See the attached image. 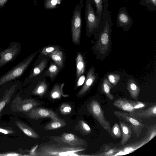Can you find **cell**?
<instances>
[{
    "label": "cell",
    "mask_w": 156,
    "mask_h": 156,
    "mask_svg": "<svg viewBox=\"0 0 156 156\" xmlns=\"http://www.w3.org/2000/svg\"><path fill=\"white\" fill-rule=\"evenodd\" d=\"M85 150L81 146L73 147L60 143L44 145L37 149L25 150L24 152L28 153V156H79L76 153Z\"/></svg>",
    "instance_id": "obj_1"
},
{
    "label": "cell",
    "mask_w": 156,
    "mask_h": 156,
    "mask_svg": "<svg viewBox=\"0 0 156 156\" xmlns=\"http://www.w3.org/2000/svg\"><path fill=\"white\" fill-rule=\"evenodd\" d=\"M38 52H35L19 62L0 77V87L7 83L15 80L23 74Z\"/></svg>",
    "instance_id": "obj_2"
},
{
    "label": "cell",
    "mask_w": 156,
    "mask_h": 156,
    "mask_svg": "<svg viewBox=\"0 0 156 156\" xmlns=\"http://www.w3.org/2000/svg\"><path fill=\"white\" fill-rule=\"evenodd\" d=\"M22 83V81L17 80L5 84L0 87V115L21 87Z\"/></svg>",
    "instance_id": "obj_3"
},
{
    "label": "cell",
    "mask_w": 156,
    "mask_h": 156,
    "mask_svg": "<svg viewBox=\"0 0 156 156\" xmlns=\"http://www.w3.org/2000/svg\"><path fill=\"white\" fill-rule=\"evenodd\" d=\"M114 115L119 119L127 124L137 137L140 136L142 129L147 126L142 122L140 119L126 112L115 111Z\"/></svg>",
    "instance_id": "obj_4"
},
{
    "label": "cell",
    "mask_w": 156,
    "mask_h": 156,
    "mask_svg": "<svg viewBox=\"0 0 156 156\" xmlns=\"http://www.w3.org/2000/svg\"><path fill=\"white\" fill-rule=\"evenodd\" d=\"M40 104L39 102L34 99H23L17 91L11 101L10 108L13 112H20L24 113Z\"/></svg>",
    "instance_id": "obj_5"
},
{
    "label": "cell",
    "mask_w": 156,
    "mask_h": 156,
    "mask_svg": "<svg viewBox=\"0 0 156 156\" xmlns=\"http://www.w3.org/2000/svg\"><path fill=\"white\" fill-rule=\"evenodd\" d=\"M83 5V0H80L75 6L72 13L71 20L73 41L77 44L80 41L82 23L81 10Z\"/></svg>",
    "instance_id": "obj_6"
},
{
    "label": "cell",
    "mask_w": 156,
    "mask_h": 156,
    "mask_svg": "<svg viewBox=\"0 0 156 156\" xmlns=\"http://www.w3.org/2000/svg\"><path fill=\"white\" fill-rule=\"evenodd\" d=\"M87 108L89 113L110 135L111 127L110 122L106 119L98 101L96 100H92L88 104Z\"/></svg>",
    "instance_id": "obj_7"
},
{
    "label": "cell",
    "mask_w": 156,
    "mask_h": 156,
    "mask_svg": "<svg viewBox=\"0 0 156 156\" xmlns=\"http://www.w3.org/2000/svg\"><path fill=\"white\" fill-rule=\"evenodd\" d=\"M85 18L86 29L89 33L96 31L99 28L101 16L96 15L93 6L92 0H85Z\"/></svg>",
    "instance_id": "obj_8"
},
{
    "label": "cell",
    "mask_w": 156,
    "mask_h": 156,
    "mask_svg": "<svg viewBox=\"0 0 156 156\" xmlns=\"http://www.w3.org/2000/svg\"><path fill=\"white\" fill-rule=\"evenodd\" d=\"M112 104L116 108L134 115L146 106L144 102L132 101L124 98L116 99Z\"/></svg>",
    "instance_id": "obj_9"
},
{
    "label": "cell",
    "mask_w": 156,
    "mask_h": 156,
    "mask_svg": "<svg viewBox=\"0 0 156 156\" xmlns=\"http://www.w3.org/2000/svg\"><path fill=\"white\" fill-rule=\"evenodd\" d=\"M21 46L17 42H11L6 48L0 51V68L13 61L20 53Z\"/></svg>",
    "instance_id": "obj_10"
},
{
    "label": "cell",
    "mask_w": 156,
    "mask_h": 156,
    "mask_svg": "<svg viewBox=\"0 0 156 156\" xmlns=\"http://www.w3.org/2000/svg\"><path fill=\"white\" fill-rule=\"evenodd\" d=\"M24 114L29 118L34 120L47 118H50L52 120L59 118L58 114L54 112L41 108L34 107Z\"/></svg>",
    "instance_id": "obj_11"
},
{
    "label": "cell",
    "mask_w": 156,
    "mask_h": 156,
    "mask_svg": "<svg viewBox=\"0 0 156 156\" xmlns=\"http://www.w3.org/2000/svg\"><path fill=\"white\" fill-rule=\"evenodd\" d=\"M55 138L60 140V143L65 144L71 147L81 146L86 144L84 140L78 137L75 134L70 133H63L59 137Z\"/></svg>",
    "instance_id": "obj_12"
},
{
    "label": "cell",
    "mask_w": 156,
    "mask_h": 156,
    "mask_svg": "<svg viewBox=\"0 0 156 156\" xmlns=\"http://www.w3.org/2000/svg\"><path fill=\"white\" fill-rule=\"evenodd\" d=\"M148 142L144 138L140 140L131 143L124 144L123 146L118 147V151L117 154H128L131 153L143 146Z\"/></svg>",
    "instance_id": "obj_13"
},
{
    "label": "cell",
    "mask_w": 156,
    "mask_h": 156,
    "mask_svg": "<svg viewBox=\"0 0 156 156\" xmlns=\"http://www.w3.org/2000/svg\"><path fill=\"white\" fill-rule=\"evenodd\" d=\"M95 78L94 69L92 67L89 70L84 84L78 92V95H82L85 94L93 83Z\"/></svg>",
    "instance_id": "obj_14"
},
{
    "label": "cell",
    "mask_w": 156,
    "mask_h": 156,
    "mask_svg": "<svg viewBox=\"0 0 156 156\" xmlns=\"http://www.w3.org/2000/svg\"><path fill=\"white\" fill-rule=\"evenodd\" d=\"M119 122L122 135L121 144L123 145L125 144L131 137L132 130L129 126L124 122L119 120Z\"/></svg>",
    "instance_id": "obj_15"
},
{
    "label": "cell",
    "mask_w": 156,
    "mask_h": 156,
    "mask_svg": "<svg viewBox=\"0 0 156 156\" xmlns=\"http://www.w3.org/2000/svg\"><path fill=\"white\" fill-rule=\"evenodd\" d=\"M15 123L19 129L28 136L34 139L40 138L38 134L31 127L25 123L19 121H15Z\"/></svg>",
    "instance_id": "obj_16"
},
{
    "label": "cell",
    "mask_w": 156,
    "mask_h": 156,
    "mask_svg": "<svg viewBox=\"0 0 156 156\" xmlns=\"http://www.w3.org/2000/svg\"><path fill=\"white\" fill-rule=\"evenodd\" d=\"M127 89L131 98L137 100L140 91V88L137 83L133 79H129L127 83Z\"/></svg>",
    "instance_id": "obj_17"
},
{
    "label": "cell",
    "mask_w": 156,
    "mask_h": 156,
    "mask_svg": "<svg viewBox=\"0 0 156 156\" xmlns=\"http://www.w3.org/2000/svg\"><path fill=\"white\" fill-rule=\"evenodd\" d=\"M135 115L140 119L156 118V105H153L145 110H141L137 112Z\"/></svg>",
    "instance_id": "obj_18"
},
{
    "label": "cell",
    "mask_w": 156,
    "mask_h": 156,
    "mask_svg": "<svg viewBox=\"0 0 156 156\" xmlns=\"http://www.w3.org/2000/svg\"><path fill=\"white\" fill-rule=\"evenodd\" d=\"M118 147H112L110 145H105L100 148V151L95 154V156H113L117 154L118 151Z\"/></svg>",
    "instance_id": "obj_19"
},
{
    "label": "cell",
    "mask_w": 156,
    "mask_h": 156,
    "mask_svg": "<svg viewBox=\"0 0 156 156\" xmlns=\"http://www.w3.org/2000/svg\"><path fill=\"white\" fill-rule=\"evenodd\" d=\"M66 125V121L59 118L57 119L52 120L44 127V129L46 130H55L63 127Z\"/></svg>",
    "instance_id": "obj_20"
},
{
    "label": "cell",
    "mask_w": 156,
    "mask_h": 156,
    "mask_svg": "<svg viewBox=\"0 0 156 156\" xmlns=\"http://www.w3.org/2000/svg\"><path fill=\"white\" fill-rule=\"evenodd\" d=\"M64 84H57L53 87L51 91L50 96L53 99H60L61 97H68L69 95L64 94L62 92V88Z\"/></svg>",
    "instance_id": "obj_21"
},
{
    "label": "cell",
    "mask_w": 156,
    "mask_h": 156,
    "mask_svg": "<svg viewBox=\"0 0 156 156\" xmlns=\"http://www.w3.org/2000/svg\"><path fill=\"white\" fill-rule=\"evenodd\" d=\"M48 86L44 81L38 82L33 88L31 94L34 95L42 96L46 92Z\"/></svg>",
    "instance_id": "obj_22"
},
{
    "label": "cell",
    "mask_w": 156,
    "mask_h": 156,
    "mask_svg": "<svg viewBox=\"0 0 156 156\" xmlns=\"http://www.w3.org/2000/svg\"><path fill=\"white\" fill-rule=\"evenodd\" d=\"M131 19L123 9H120L118 16V22L121 26H127L131 22Z\"/></svg>",
    "instance_id": "obj_23"
},
{
    "label": "cell",
    "mask_w": 156,
    "mask_h": 156,
    "mask_svg": "<svg viewBox=\"0 0 156 156\" xmlns=\"http://www.w3.org/2000/svg\"><path fill=\"white\" fill-rule=\"evenodd\" d=\"M49 56L59 67L63 65V55L62 52L60 50H56L49 54Z\"/></svg>",
    "instance_id": "obj_24"
},
{
    "label": "cell",
    "mask_w": 156,
    "mask_h": 156,
    "mask_svg": "<svg viewBox=\"0 0 156 156\" xmlns=\"http://www.w3.org/2000/svg\"><path fill=\"white\" fill-rule=\"evenodd\" d=\"M76 76L78 78L84 73L85 67L83 57L80 53L77 55L76 57Z\"/></svg>",
    "instance_id": "obj_25"
},
{
    "label": "cell",
    "mask_w": 156,
    "mask_h": 156,
    "mask_svg": "<svg viewBox=\"0 0 156 156\" xmlns=\"http://www.w3.org/2000/svg\"><path fill=\"white\" fill-rule=\"evenodd\" d=\"M112 87V86L108 79L105 78L101 85V90L107 97L111 100L114 99L113 95L110 93V90Z\"/></svg>",
    "instance_id": "obj_26"
},
{
    "label": "cell",
    "mask_w": 156,
    "mask_h": 156,
    "mask_svg": "<svg viewBox=\"0 0 156 156\" xmlns=\"http://www.w3.org/2000/svg\"><path fill=\"white\" fill-rule=\"evenodd\" d=\"M146 127L147 131L143 138L148 142L156 135V124H153L149 126H147Z\"/></svg>",
    "instance_id": "obj_27"
},
{
    "label": "cell",
    "mask_w": 156,
    "mask_h": 156,
    "mask_svg": "<svg viewBox=\"0 0 156 156\" xmlns=\"http://www.w3.org/2000/svg\"><path fill=\"white\" fill-rule=\"evenodd\" d=\"M63 0H44V6L47 10L56 9L58 7Z\"/></svg>",
    "instance_id": "obj_28"
},
{
    "label": "cell",
    "mask_w": 156,
    "mask_h": 156,
    "mask_svg": "<svg viewBox=\"0 0 156 156\" xmlns=\"http://www.w3.org/2000/svg\"><path fill=\"white\" fill-rule=\"evenodd\" d=\"M105 0H92L93 5L96 7V11L95 12L97 15L100 17L102 14L104 7V3Z\"/></svg>",
    "instance_id": "obj_29"
},
{
    "label": "cell",
    "mask_w": 156,
    "mask_h": 156,
    "mask_svg": "<svg viewBox=\"0 0 156 156\" xmlns=\"http://www.w3.org/2000/svg\"><path fill=\"white\" fill-rule=\"evenodd\" d=\"M114 138H120L121 137V132L120 126L117 123H115L111 129L110 135Z\"/></svg>",
    "instance_id": "obj_30"
},
{
    "label": "cell",
    "mask_w": 156,
    "mask_h": 156,
    "mask_svg": "<svg viewBox=\"0 0 156 156\" xmlns=\"http://www.w3.org/2000/svg\"><path fill=\"white\" fill-rule=\"evenodd\" d=\"M79 127L81 133L84 135L90 133L91 130L88 125L83 120H80L78 122Z\"/></svg>",
    "instance_id": "obj_31"
},
{
    "label": "cell",
    "mask_w": 156,
    "mask_h": 156,
    "mask_svg": "<svg viewBox=\"0 0 156 156\" xmlns=\"http://www.w3.org/2000/svg\"><path fill=\"white\" fill-rule=\"evenodd\" d=\"M58 70V68L57 65L54 64H52L48 69L47 74L50 78L52 79L57 74Z\"/></svg>",
    "instance_id": "obj_32"
},
{
    "label": "cell",
    "mask_w": 156,
    "mask_h": 156,
    "mask_svg": "<svg viewBox=\"0 0 156 156\" xmlns=\"http://www.w3.org/2000/svg\"><path fill=\"white\" fill-rule=\"evenodd\" d=\"M107 77L109 82L114 86L117 84L120 79V76L117 74H109Z\"/></svg>",
    "instance_id": "obj_33"
},
{
    "label": "cell",
    "mask_w": 156,
    "mask_h": 156,
    "mask_svg": "<svg viewBox=\"0 0 156 156\" xmlns=\"http://www.w3.org/2000/svg\"><path fill=\"white\" fill-rule=\"evenodd\" d=\"M61 113L64 115L69 114L71 111L72 108L69 105L66 104H62L60 108Z\"/></svg>",
    "instance_id": "obj_34"
},
{
    "label": "cell",
    "mask_w": 156,
    "mask_h": 156,
    "mask_svg": "<svg viewBox=\"0 0 156 156\" xmlns=\"http://www.w3.org/2000/svg\"><path fill=\"white\" fill-rule=\"evenodd\" d=\"M0 133L5 134H12L15 131L10 127H0Z\"/></svg>",
    "instance_id": "obj_35"
},
{
    "label": "cell",
    "mask_w": 156,
    "mask_h": 156,
    "mask_svg": "<svg viewBox=\"0 0 156 156\" xmlns=\"http://www.w3.org/2000/svg\"><path fill=\"white\" fill-rule=\"evenodd\" d=\"M26 156L18 151V152H8L0 153V156Z\"/></svg>",
    "instance_id": "obj_36"
},
{
    "label": "cell",
    "mask_w": 156,
    "mask_h": 156,
    "mask_svg": "<svg viewBox=\"0 0 156 156\" xmlns=\"http://www.w3.org/2000/svg\"><path fill=\"white\" fill-rule=\"evenodd\" d=\"M56 50H58L57 48L55 47H48L44 48L43 49L42 53L45 55H47Z\"/></svg>",
    "instance_id": "obj_37"
},
{
    "label": "cell",
    "mask_w": 156,
    "mask_h": 156,
    "mask_svg": "<svg viewBox=\"0 0 156 156\" xmlns=\"http://www.w3.org/2000/svg\"><path fill=\"white\" fill-rule=\"evenodd\" d=\"M85 80V76H81L77 82V86H80L83 83Z\"/></svg>",
    "instance_id": "obj_38"
},
{
    "label": "cell",
    "mask_w": 156,
    "mask_h": 156,
    "mask_svg": "<svg viewBox=\"0 0 156 156\" xmlns=\"http://www.w3.org/2000/svg\"><path fill=\"white\" fill-rule=\"evenodd\" d=\"M149 3L155 6L156 5V0H147Z\"/></svg>",
    "instance_id": "obj_39"
},
{
    "label": "cell",
    "mask_w": 156,
    "mask_h": 156,
    "mask_svg": "<svg viewBox=\"0 0 156 156\" xmlns=\"http://www.w3.org/2000/svg\"><path fill=\"white\" fill-rule=\"evenodd\" d=\"M8 0H0V6H4Z\"/></svg>",
    "instance_id": "obj_40"
},
{
    "label": "cell",
    "mask_w": 156,
    "mask_h": 156,
    "mask_svg": "<svg viewBox=\"0 0 156 156\" xmlns=\"http://www.w3.org/2000/svg\"><path fill=\"white\" fill-rule=\"evenodd\" d=\"M34 5L36 6L37 5V0H34Z\"/></svg>",
    "instance_id": "obj_41"
}]
</instances>
